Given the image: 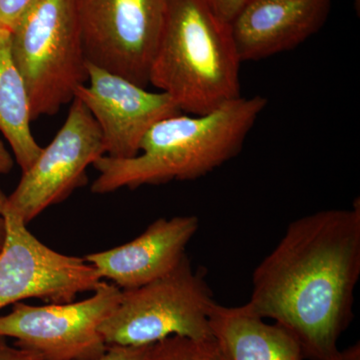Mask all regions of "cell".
I'll return each instance as SVG.
<instances>
[{"label": "cell", "mask_w": 360, "mask_h": 360, "mask_svg": "<svg viewBox=\"0 0 360 360\" xmlns=\"http://www.w3.org/2000/svg\"><path fill=\"white\" fill-rule=\"evenodd\" d=\"M210 330L224 360H303L295 336L279 324H269L248 305L217 304L210 317Z\"/></svg>", "instance_id": "cell-13"}, {"label": "cell", "mask_w": 360, "mask_h": 360, "mask_svg": "<svg viewBox=\"0 0 360 360\" xmlns=\"http://www.w3.org/2000/svg\"><path fill=\"white\" fill-rule=\"evenodd\" d=\"M0 360H44L37 352L11 347L6 338L0 336Z\"/></svg>", "instance_id": "cell-19"}, {"label": "cell", "mask_w": 360, "mask_h": 360, "mask_svg": "<svg viewBox=\"0 0 360 360\" xmlns=\"http://www.w3.org/2000/svg\"><path fill=\"white\" fill-rule=\"evenodd\" d=\"M355 8H356L357 13L359 14L360 11V0H354Z\"/></svg>", "instance_id": "cell-23"}, {"label": "cell", "mask_w": 360, "mask_h": 360, "mask_svg": "<svg viewBox=\"0 0 360 360\" xmlns=\"http://www.w3.org/2000/svg\"><path fill=\"white\" fill-rule=\"evenodd\" d=\"M360 276V202L305 215L253 271L245 303L295 336L304 359L328 360L352 321Z\"/></svg>", "instance_id": "cell-1"}, {"label": "cell", "mask_w": 360, "mask_h": 360, "mask_svg": "<svg viewBox=\"0 0 360 360\" xmlns=\"http://www.w3.org/2000/svg\"><path fill=\"white\" fill-rule=\"evenodd\" d=\"M240 63L231 25L208 0H168L149 84L182 113L206 115L240 97Z\"/></svg>", "instance_id": "cell-3"}, {"label": "cell", "mask_w": 360, "mask_h": 360, "mask_svg": "<svg viewBox=\"0 0 360 360\" xmlns=\"http://www.w3.org/2000/svg\"><path fill=\"white\" fill-rule=\"evenodd\" d=\"M149 345L129 347V345H108L104 354L96 359L87 360H146Z\"/></svg>", "instance_id": "cell-17"}, {"label": "cell", "mask_w": 360, "mask_h": 360, "mask_svg": "<svg viewBox=\"0 0 360 360\" xmlns=\"http://www.w3.org/2000/svg\"><path fill=\"white\" fill-rule=\"evenodd\" d=\"M14 160L4 141H0V174H7L13 170Z\"/></svg>", "instance_id": "cell-20"}, {"label": "cell", "mask_w": 360, "mask_h": 360, "mask_svg": "<svg viewBox=\"0 0 360 360\" xmlns=\"http://www.w3.org/2000/svg\"><path fill=\"white\" fill-rule=\"evenodd\" d=\"M34 0H0V30L13 32L14 26Z\"/></svg>", "instance_id": "cell-16"}, {"label": "cell", "mask_w": 360, "mask_h": 360, "mask_svg": "<svg viewBox=\"0 0 360 360\" xmlns=\"http://www.w3.org/2000/svg\"><path fill=\"white\" fill-rule=\"evenodd\" d=\"M11 51L32 120L56 115L87 82L77 0H34L14 26Z\"/></svg>", "instance_id": "cell-4"}, {"label": "cell", "mask_w": 360, "mask_h": 360, "mask_svg": "<svg viewBox=\"0 0 360 360\" xmlns=\"http://www.w3.org/2000/svg\"><path fill=\"white\" fill-rule=\"evenodd\" d=\"M217 15L225 22L231 23L248 0H208Z\"/></svg>", "instance_id": "cell-18"}, {"label": "cell", "mask_w": 360, "mask_h": 360, "mask_svg": "<svg viewBox=\"0 0 360 360\" xmlns=\"http://www.w3.org/2000/svg\"><path fill=\"white\" fill-rule=\"evenodd\" d=\"M168 0H77L87 63L149 84Z\"/></svg>", "instance_id": "cell-6"}, {"label": "cell", "mask_w": 360, "mask_h": 360, "mask_svg": "<svg viewBox=\"0 0 360 360\" xmlns=\"http://www.w3.org/2000/svg\"><path fill=\"white\" fill-rule=\"evenodd\" d=\"M200 220L195 215L158 219L143 233L125 245L86 255L84 259L101 279L122 290H134L172 271L186 255Z\"/></svg>", "instance_id": "cell-11"}, {"label": "cell", "mask_w": 360, "mask_h": 360, "mask_svg": "<svg viewBox=\"0 0 360 360\" xmlns=\"http://www.w3.org/2000/svg\"><path fill=\"white\" fill-rule=\"evenodd\" d=\"M6 219H4V215H2L1 212H0V250L2 248V245H4V240H6Z\"/></svg>", "instance_id": "cell-22"}, {"label": "cell", "mask_w": 360, "mask_h": 360, "mask_svg": "<svg viewBox=\"0 0 360 360\" xmlns=\"http://www.w3.org/2000/svg\"><path fill=\"white\" fill-rule=\"evenodd\" d=\"M330 0H248L231 23L241 63L295 49L326 23Z\"/></svg>", "instance_id": "cell-12"}, {"label": "cell", "mask_w": 360, "mask_h": 360, "mask_svg": "<svg viewBox=\"0 0 360 360\" xmlns=\"http://www.w3.org/2000/svg\"><path fill=\"white\" fill-rule=\"evenodd\" d=\"M217 302L205 274L186 255L167 274L146 285L122 290L99 333L106 345H150L170 336L212 340L210 317Z\"/></svg>", "instance_id": "cell-5"}, {"label": "cell", "mask_w": 360, "mask_h": 360, "mask_svg": "<svg viewBox=\"0 0 360 360\" xmlns=\"http://www.w3.org/2000/svg\"><path fill=\"white\" fill-rule=\"evenodd\" d=\"M267 105L259 96H240L203 115L184 113L155 123L131 158L103 155L94 163L96 194L200 179L240 153L246 136Z\"/></svg>", "instance_id": "cell-2"}, {"label": "cell", "mask_w": 360, "mask_h": 360, "mask_svg": "<svg viewBox=\"0 0 360 360\" xmlns=\"http://www.w3.org/2000/svg\"><path fill=\"white\" fill-rule=\"evenodd\" d=\"M87 82L75 98L86 106L103 134L105 155L131 158L142 139L160 120L181 115L165 92H151L127 78L87 63Z\"/></svg>", "instance_id": "cell-10"}, {"label": "cell", "mask_w": 360, "mask_h": 360, "mask_svg": "<svg viewBox=\"0 0 360 360\" xmlns=\"http://www.w3.org/2000/svg\"><path fill=\"white\" fill-rule=\"evenodd\" d=\"M0 212L6 226L0 250V309L28 298L71 302L79 293L94 292L103 281L84 257L51 250L28 231L20 217Z\"/></svg>", "instance_id": "cell-9"}, {"label": "cell", "mask_w": 360, "mask_h": 360, "mask_svg": "<svg viewBox=\"0 0 360 360\" xmlns=\"http://www.w3.org/2000/svg\"><path fill=\"white\" fill-rule=\"evenodd\" d=\"M328 360H360V343H354L352 347L343 350H338L333 357Z\"/></svg>", "instance_id": "cell-21"}, {"label": "cell", "mask_w": 360, "mask_h": 360, "mask_svg": "<svg viewBox=\"0 0 360 360\" xmlns=\"http://www.w3.org/2000/svg\"><path fill=\"white\" fill-rule=\"evenodd\" d=\"M103 155V134L96 120L79 99H73L63 127L22 172L13 193L6 196L0 191V210L30 224L84 184L87 167Z\"/></svg>", "instance_id": "cell-8"}, {"label": "cell", "mask_w": 360, "mask_h": 360, "mask_svg": "<svg viewBox=\"0 0 360 360\" xmlns=\"http://www.w3.org/2000/svg\"><path fill=\"white\" fill-rule=\"evenodd\" d=\"M32 122L27 89L11 51V32L0 30V132L22 172L42 150L30 129Z\"/></svg>", "instance_id": "cell-14"}, {"label": "cell", "mask_w": 360, "mask_h": 360, "mask_svg": "<svg viewBox=\"0 0 360 360\" xmlns=\"http://www.w3.org/2000/svg\"><path fill=\"white\" fill-rule=\"evenodd\" d=\"M92 293L77 302L14 303L11 314L0 316V336L44 360L96 359L108 348L99 328L120 303L122 290L103 281Z\"/></svg>", "instance_id": "cell-7"}, {"label": "cell", "mask_w": 360, "mask_h": 360, "mask_svg": "<svg viewBox=\"0 0 360 360\" xmlns=\"http://www.w3.org/2000/svg\"><path fill=\"white\" fill-rule=\"evenodd\" d=\"M146 360H224L214 340L170 336L149 345Z\"/></svg>", "instance_id": "cell-15"}]
</instances>
